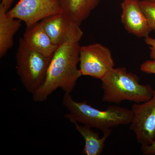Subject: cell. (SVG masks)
<instances>
[{
  "instance_id": "6da1fadb",
  "label": "cell",
  "mask_w": 155,
  "mask_h": 155,
  "mask_svg": "<svg viewBox=\"0 0 155 155\" xmlns=\"http://www.w3.org/2000/svg\"><path fill=\"white\" fill-rule=\"evenodd\" d=\"M83 35L79 26L68 40L57 48L52 57L44 82L32 94L34 101H45L59 88L65 94L72 92L77 80L82 76L77 65L79 63V42Z\"/></svg>"
},
{
  "instance_id": "7a4b0ae2",
  "label": "cell",
  "mask_w": 155,
  "mask_h": 155,
  "mask_svg": "<svg viewBox=\"0 0 155 155\" xmlns=\"http://www.w3.org/2000/svg\"><path fill=\"white\" fill-rule=\"evenodd\" d=\"M63 104L69 112L65 117L71 123L80 122L103 133L112 127L130 124L133 118L132 111L127 108L110 106L105 110H101L87 104L86 101H76L70 94H64Z\"/></svg>"
},
{
  "instance_id": "3957f363",
  "label": "cell",
  "mask_w": 155,
  "mask_h": 155,
  "mask_svg": "<svg viewBox=\"0 0 155 155\" xmlns=\"http://www.w3.org/2000/svg\"><path fill=\"white\" fill-rule=\"evenodd\" d=\"M104 91L103 101L119 104L124 101L140 104L153 96L154 89L149 84L139 83L137 75L125 67L114 68L101 79Z\"/></svg>"
},
{
  "instance_id": "277c9868",
  "label": "cell",
  "mask_w": 155,
  "mask_h": 155,
  "mask_svg": "<svg viewBox=\"0 0 155 155\" xmlns=\"http://www.w3.org/2000/svg\"><path fill=\"white\" fill-rule=\"evenodd\" d=\"M51 57H47L31 48L20 38L16 54L17 73L22 85L33 94L41 87L46 77Z\"/></svg>"
},
{
  "instance_id": "5b68a950",
  "label": "cell",
  "mask_w": 155,
  "mask_h": 155,
  "mask_svg": "<svg viewBox=\"0 0 155 155\" xmlns=\"http://www.w3.org/2000/svg\"><path fill=\"white\" fill-rule=\"evenodd\" d=\"M79 64L82 75L100 80L115 66L110 50L98 43L81 46Z\"/></svg>"
},
{
  "instance_id": "8992f818",
  "label": "cell",
  "mask_w": 155,
  "mask_h": 155,
  "mask_svg": "<svg viewBox=\"0 0 155 155\" xmlns=\"http://www.w3.org/2000/svg\"><path fill=\"white\" fill-rule=\"evenodd\" d=\"M62 13L58 0H20L7 11V15L23 21L28 28L45 18Z\"/></svg>"
},
{
  "instance_id": "52a82bcc",
  "label": "cell",
  "mask_w": 155,
  "mask_h": 155,
  "mask_svg": "<svg viewBox=\"0 0 155 155\" xmlns=\"http://www.w3.org/2000/svg\"><path fill=\"white\" fill-rule=\"evenodd\" d=\"M131 110L133 118L129 128L135 133L137 142L141 146L152 144L155 140V89L150 99L133 104Z\"/></svg>"
},
{
  "instance_id": "ba28073f",
  "label": "cell",
  "mask_w": 155,
  "mask_h": 155,
  "mask_svg": "<svg viewBox=\"0 0 155 155\" xmlns=\"http://www.w3.org/2000/svg\"><path fill=\"white\" fill-rule=\"evenodd\" d=\"M121 21L128 33L146 38L152 31L142 10L140 0H125L121 4Z\"/></svg>"
},
{
  "instance_id": "9c48e42d",
  "label": "cell",
  "mask_w": 155,
  "mask_h": 155,
  "mask_svg": "<svg viewBox=\"0 0 155 155\" xmlns=\"http://www.w3.org/2000/svg\"><path fill=\"white\" fill-rule=\"evenodd\" d=\"M41 22L52 41L58 46L68 40L80 26L63 13L45 18Z\"/></svg>"
},
{
  "instance_id": "30bf717a",
  "label": "cell",
  "mask_w": 155,
  "mask_h": 155,
  "mask_svg": "<svg viewBox=\"0 0 155 155\" xmlns=\"http://www.w3.org/2000/svg\"><path fill=\"white\" fill-rule=\"evenodd\" d=\"M22 38L31 48L47 57L52 56L58 47L45 31L41 21L26 28Z\"/></svg>"
},
{
  "instance_id": "8fae6325",
  "label": "cell",
  "mask_w": 155,
  "mask_h": 155,
  "mask_svg": "<svg viewBox=\"0 0 155 155\" xmlns=\"http://www.w3.org/2000/svg\"><path fill=\"white\" fill-rule=\"evenodd\" d=\"M0 4V58H3L13 47L14 37L21 25V20L9 17Z\"/></svg>"
},
{
  "instance_id": "7c38bea8",
  "label": "cell",
  "mask_w": 155,
  "mask_h": 155,
  "mask_svg": "<svg viewBox=\"0 0 155 155\" xmlns=\"http://www.w3.org/2000/svg\"><path fill=\"white\" fill-rule=\"evenodd\" d=\"M62 13L80 25L88 18L100 0H58Z\"/></svg>"
},
{
  "instance_id": "4fadbf2b",
  "label": "cell",
  "mask_w": 155,
  "mask_h": 155,
  "mask_svg": "<svg viewBox=\"0 0 155 155\" xmlns=\"http://www.w3.org/2000/svg\"><path fill=\"white\" fill-rule=\"evenodd\" d=\"M75 129L83 137L85 141V145L82 154L85 155H100L103 153L105 147V142L110 136L112 130L111 129L103 133L102 138L100 137L99 134L94 131L91 127L86 125L81 126L78 122L73 123Z\"/></svg>"
},
{
  "instance_id": "5bb4252c",
  "label": "cell",
  "mask_w": 155,
  "mask_h": 155,
  "mask_svg": "<svg viewBox=\"0 0 155 155\" xmlns=\"http://www.w3.org/2000/svg\"><path fill=\"white\" fill-rule=\"evenodd\" d=\"M140 4L150 27L155 33V2L140 0Z\"/></svg>"
},
{
  "instance_id": "9a60e30c",
  "label": "cell",
  "mask_w": 155,
  "mask_h": 155,
  "mask_svg": "<svg viewBox=\"0 0 155 155\" xmlns=\"http://www.w3.org/2000/svg\"><path fill=\"white\" fill-rule=\"evenodd\" d=\"M142 72L147 74H155V60H148L143 62L140 67Z\"/></svg>"
},
{
  "instance_id": "2e32d148",
  "label": "cell",
  "mask_w": 155,
  "mask_h": 155,
  "mask_svg": "<svg viewBox=\"0 0 155 155\" xmlns=\"http://www.w3.org/2000/svg\"><path fill=\"white\" fill-rule=\"evenodd\" d=\"M144 41L149 48L150 58L151 60H155V38L149 35L145 38Z\"/></svg>"
},
{
  "instance_id": "e0dca14e",
  "label": "cell",
  "mask_w": 155,
  "mask_h": 155,
  "mask_svg": "<svg viewBox=\"0 0 155 155\" xmlns=\"http://www.w3.org/2000/svg\"><path fill=\"white\" fill-rule=\"evenodd\" d=\"M142 153L145 155H155V140L153 143L149 145L141 146Z\"/></svg>"
},
{
  "instance_id": "ac0fdd59",
  "label": "cell",
  "mask_w": 155,
  "mask_h": 155,
  "mask_svg": "<svg viewBox=\"0 0 155 155\" xmlns=\"http://www.w3.org/2000/svg\"><path fill=\"white\" fill-rule=\"evenodd\" d=\"M14 1V0H1V4L5 7V8L8 11Z\"/></svg>"
},
{
  "instance_id": "d6986e66",
  "label": "cell",
  "mask_w": 155,
  "mask_h": 155,
  "mask_svg": "<svg viewBox=\"0 0 155 155\" xmlns=\"http://www.w3.org/2000/svg\"><path fill=\"white\" fill-rule=\"evenodd\" d=\"M147 1H150V2H155V0H147Z\"/></svg>"
},
{
  "instance_id": "ffe728a7",
  "label": "cell",
  "mask_w": 155,
  "mask_h": 155,
  "mask_svg": "<svg viewBox=\"0 0 155 155\" xmlns=\"http://www.w3.org/2000/svg\"><path fill=\"white\" fill-rule=\"evenodd\" d=\"M122 1H125V0H122Z\"/></svg>"
}]
</instances>
